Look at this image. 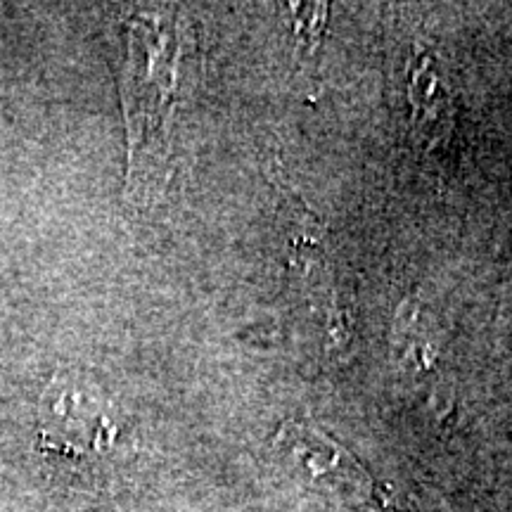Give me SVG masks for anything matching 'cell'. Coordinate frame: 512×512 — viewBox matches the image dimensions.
I'll list each match as a JSON object with an SVG mask.
<instances>
[{"label":"cell","instance_id":"obj_1","mask_svg":"<svg viewBox=\"0 0 512 512\" xmlns=\"http://www.w3.org/2000/svg\"><path fill=\"white\" fill-rule=\"evenodd\" d=\"M275 446L297 463L313 489H323L349 508L358 512H406L349 451L316 427L285 422L275 434Z\"/></svg>","mask_w":512,"mask_h":512},{"label":"cell","instance_id":"obj_2","mask_svg":"<svg viewBox=\"0 0 512 512\" xmlns=\"http://www.w3.org/2000/svg\"><path fill=\"white\" fill-rule=\"evenodd\" d=\"M408 98L413 107V128L422 140H437L446 124V88L437 62L427 50H415L408 69Z\"/></svg>","mask_w":512,"mask_h":512},{"label":"cell","instance_id":"obj_3","mask_svg":"<svg viewBox=\"0 0 512 512\" xmlns=\"http://www.w3.org/2000/svg\"><path fill=\"white\" fill-rule=\"evenodd\" d=\"M392 349L399 366L408 373H430L437 368L439 344L418 299H408L399 306L392 328Z\"/></svg>","mask_w":512,"mask_h":512}]
</instances>
